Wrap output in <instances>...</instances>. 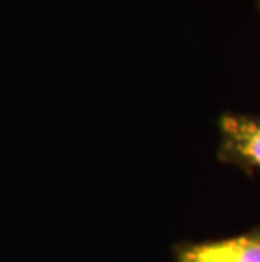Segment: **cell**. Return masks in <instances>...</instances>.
<instances>
[{"instance_id": "cell-1", "label": "cell", "mask_w": 260, "mask_h": 262, "mask_svg": "<svg viewBox=\"0 0 260 262\" xmlns=\"http://www.w3.org/2000/svg\"><path fill=\"white\" fill-rule=\"evenodd\" d=\"M218 159L248 174L260 172V115L226 112L218 119Z\"/></svg>"}, {"instance_id": "cell-2", "label": "cell", "mask_w": 260, "mask_h": 262, "mask_svg": "<svg viewBox=\"0 0 260 262\" xmlns=\"http://www.w3.org/2000/svg\"><path fill=\"white\" fill-rule=\"evenodd\" d=\"M174 262H260V227L217 241L178 244Z\"/></svg>"}, {"instance_id": "cell-3", "label": "cell", "mask_w": 260, "mask_h": 262, "mask_svg": "<svg viewBox=\"0 0 260 262\" xmlns=\"http://www.w3.org/2000/svg\"><path fill=\"white\" fill-rule=\"evenodd\" d=\"M255 4H257V9L260 10V0H255Z\"/></svg>"}]
</instances>
